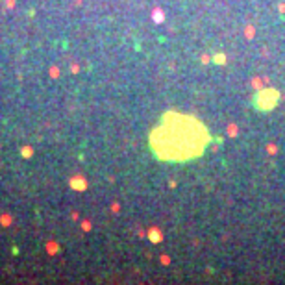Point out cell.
Listing matches in <instances>:
<instances>
[{
	"label": "cell",
	"mask_w": 285,
	"mask_h": 285,
	"mask_svg": "<svg viewBox=\"0 0 285 285\" xmlns=\"http://www.w3.org/2000/svg\"><path fill=\"white\" fill-rule=\"evenodd\" d=\"M207 131L198 120L185 115L170 113L163 124L152 133V148L159 157L170 161H185L200 156L207 143Z\"/></svg>",
	"instance_id": "cell-1"
}]
</instances>
